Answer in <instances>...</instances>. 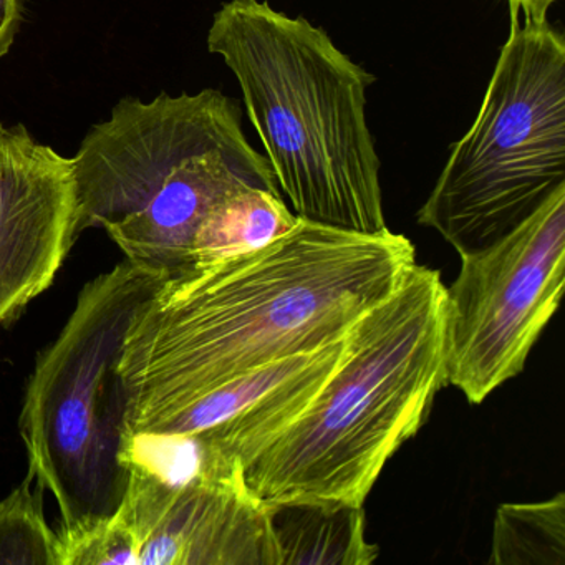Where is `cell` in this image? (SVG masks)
Listing matches in <instances>:
<instances>
[{
	"instance_id": "1",
	"label": "cell",
	"mask_w": 565,
	"mask_h": 565,
	"mask_svg": "<svg viewBox=\"0 0 565 565\" xmlns=\"http://www.w3.org/2000/svg\"><path fill=\"white\" fill-rule=\"evenodd\" d=\"M415 263V247L402 234L299 217L259 249L163 280L125 340L128 441L244 373L349 335Z\"/></svg>"
},
{
	"instance_id": "2",
	"label": "cell",
	"mask_w": 565,
	"mask_h": 565,
	"mask_svg": "<svg viewBox=\"0 0 565 565\" xmlns=\"http://www.w3.org/2000/svg\"><path fill=\"white\" fill-rule=\"evenodd\" d=\"M207 49L237 78L280 194L300 220L363 234L388 231L380 158L366 124L375 77L307 19L231 0Z\"/></svg>"
},
{
	"instance_id": "3",
	"label": "cell",
	"mask_w": 565,
	"mask_h": 565,
	"mask_svg": "<svg viewBox=\"0 0 565 565\" xmlns=\"http://www.w3.org/2000/svg\"><path fill=\"white\" fill-rule=\"evenodd\" d=\"M445 284L415 266L350 330L335 372L306 412L244 471L274 504H365L395 452L422 429L448 385Z\"/></svg>"
},
{
	"instance_id": "4",
	"label": "cell",
	"mask_w": 565,
	"mask_h": 565,
	"mask_svg": "<svg viewBox=\"0 0 565 565\" xmlns=\"http://www.w3.org/2000/svg\"><path fill=\"white\" fill-rule=\"evenodd\" d=\"M74 164L77 231L107 227L141 249L180 254L207 214L246 186L279 193L247 141L239 102L220 90L124 98L82 141Z\"/></svg>"
},
{
	"instance_id": "5",
	"label": "cell",
	"mask_w": 565,
	"mask_h": 565,
	"mask_svg": "<svg viewBox=\"0 0 565 565\" xmlns=\"http://www.w3.org/2000/svg\"><path fill=\"white\" fill-rule=\"evenodd\" d=\"M164 279L124 260L88 282L39 356L21 413L29 476L57 499L62 532L110 518L130 482L120 363L138 310Z\"/></svg>"
},
{
	"instance_id": "6",
	"label": "cell",
	"mask_w": 565,
	"mask_h": 565,
	"mask_svg": "<svg viewBox=\"0 0 565 565\" xmlns=\"http://www.w3.org/2000/svg\"><path fill=\"white\" fill-rule=\"evenodd\" d=\"M519 14L475 124L416 216L459 256L498 243L565 188V41Z\"/></svg>"
},
{
	"instance_id": "7",
	"label": "cell",
	"mask_w": 565,
	"mask_h": 565,
	"mask_svg": "<svg viewBox=\"0 0 565 565\" xmlns=\"http://www.w3.org/2000/svg\"><path fill=\"white\" fill-rule=\"evenodd\" d=\"M110 518L58 531L61 565H280L273 515L243 466L198 461L181 479L130 462Z\"/></svg>"
},
{
	"instance_id": "8",
	"label": "cell",
	"mask_w": 565,
	"mask_h": 565,
	"mask_svg": "<svg viewBox=\"0 0 565 565\" xmlns=\"http://www.w3.org/2000/svg\"><path fill=\"white\" fill-rule=\"evenodd\" d=\"M443 297L448 385L472 405L524 370L565 287V188L486 249L462 254Z\"/></svg>"
},
{
	"instance_id": "9",
	"label": "cell",
	"mask_w": 565,
	"mask_h": 565,
	"mask_svg": "<svg viewBox=\"0 0 565 565\" xmlns=\"http://www.w3.org/2000/svg\"><path fill=\"white\" fill-rule=\"evenodd\" d=\"M77 237L72 158L0 124V327L52 286Z\"/></svg>"
},
{
	"instance_id": "10",
	"label": "cell",
	"mask_w": 565,
	"mask_h": 565,
	"mask_svg": "<svg viewBox=\"0 0 565 565\" xmlns=\"http://www.w3.org/2000/svg\"><path fill=\"white\" fill-rule=\"evenodd\" d=\"M349 335L244 373L151 426L138 438L183 439L194 465L256 461L319 395L345 355Z\"/></svg>"
},
{
	"instance_id": "11",
	"label": "cell",
	"mask_w": 565,
	"mask_h": 565,
	"mask_svg": "<svg viewBox=\"0 0 565 565\" xmlns=\"http://www.w3.org/2000/svg\"><path fill=\"white\" fill-rule=\"evenodd\" d=\"M280 551V565H369L379 545L365 535L363 505H269Z\"/></svg>"
},
{
	"instance_id": "12",
	"label": "cell",
	"mask_w": 565,
	"mask_h": 565,
	"mask_svg": "<svg viewBox=\"0 0 565 565\" xmlns=\"http://www.w3.org/2000/svg\"><path fill=\"white\" fill-rule=\"evenodd\" d=\"M297 223L299 217L287 207L282 194L260 186L243 188L224 198L201 224L193 244V266L259 249Z\"/></svg>"
},
{
	"instance_id": "13",
	"label": "cell",
	"mask_w": 565,
	"mask_h": 565,
	"mask_svg": "<svg viewBox=\"0 0 565 565\" xmlns=\"http://www.w3.org/2000/svg\"><path fill=\"white\" fill-rule=\"evenodd\" d=\"M492 565H565V494L505 502L495 511Z\"/></svg>"
},
{
	"instance_id": "14",
	"label": "cell",
	"mask_w": 565,
	"mask_h": 565,
	"mask_svg": "<svg viewBox=\"0 0 565 565\" xmlns=\"http://www.w3.org/2000/svg\"><path fill=\"white\" fill-rule=\"evenodd\" d=\"M31 476L0 501V564L58 565V535L45 521Z\"/></svg>"
},
{
	"instance_id": "15",
	"label": "cell",
	"mask_w": 565,
	"mask_h": 565,
	"mask_svg": "<svg viewBox=\"0 0 565 565\" xmlns=\"http://www.w3.org/2000/svg\"><path fill=\"white\" fill-rule=\"evenodd\" d=\"M22 19V0H0V57L9 54Z\"/></svg>"
},
{
	"instance_id": "16",
	"label": "cell",
	"mask_w": 565,
	"mask_h": 565,
	"mask_svg": "<svg viewBox=\"0 0 565 565\" xmlns=\"http://www.w3.org/2000/svg\"><path fill=\"white\" fill-rule=\"evenodd\" d=\"M558 0H508L509 8L524 12L525 21H547L548 9Z\"/></svg>"
}]
</instances>
